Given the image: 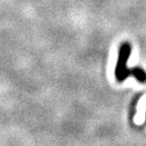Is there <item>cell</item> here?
Here are the masks:
<instances>
[{
  "label": "cell",
  "instance_id": "6da1fadb",
  "mask_svg": "<svg viewBox=\"0 0 146 146\" xmlns=\"http://www.w3.org/2000/svg\"><path fill=\"white\" fill-rule=\"evenodd\" d=\"M131 54V46L129 43H124L121 45L120 52H119V61L116 68V77L119 81H123L128 76L133 75L139 81L144 82L146 80V74L140 68H127V61Z\"/></svg>",
  "mask_w": 146,
  "mask_h": 146
}]
</instances>
